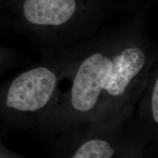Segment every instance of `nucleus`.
Here are the masks:
<instances>
[{
    "instance_id": "nucleus-1",
    "label": "nucleus",
    "mask_w": 158,
    "mask_h": 158,
    "mask_svg": "<svg viewBox=\"0 0 158 158\" xmlns=\"http://www.w3.org/2000/svg\"><path fill=\"white\" fill-rule=\"evenodd\" d=\"M149 68V56L138 43H120L88 55L75 73L70 103L76 114L109 116L138 94Z\"/></svg>"
},
{
    "instance_id": "nucleus-2",
    "label": "nucleus",
    "mask_w": 158,
    "mask_h": 158,
    "mask_svg": "<svg viewBox=\"0 0 158 158\" xmlns=\"http://www.w3.org/2000/svg\"><path fill=\"white\" fill-rule=\"evenodd\" d=\"M57 76L51 69H28L0 86V122L25 126L32 116L50 103L56 93Z\"/></svg>"
},
{
    "instance_id": "nucleus-3",
    "label": "nucleus",
    "mask_w": 158,
    "mask_h": 158,
    "mask_svg": "<svg viewBox=\"0 0 158 158\" xmlns=\"http://www.w3.org/2000/svg\"><path fill=\"white\" fill-rule=\"evenodd\" d=\"M77 0H19L18 9L23 23L31 27H61L78 11Z\"/></svg>"
},
{
    "instance_id": "nucleus-4",
    "label": "nucleus",
    "mask_w": 158,
    "mask_h": 158,
    "mask_svg": "<svg viewBox=\"0 0 158 158\" xmlns=\"http://www.w3.org/2000/svg\"><path fill=\"white\" fill-rule=\"evenodd\" d=\"M113 143L101 138H93L82 142L71 154L73 158H109L116 155Z\"/></svg>"
},
{
    "instance_id": "nucleus-5",
    "label": "nucleus",
    "mask_w": 158,
    "mask_h": 158,
    "mask_svg": "<svg viewBox=\"0 0 158 158\" xmlns=\"http://www.w3.org/2000/svg\"><path fill=\"white\" fill-rule=\"evenodd\" d=\"M16 54L13 51L0 46V74L14 64Z\"/></svg>"
},
{
    "instance_id": "nucleus-6",
    "label": "nucleus",
    "mask_w": 158,
    "mask_h": 158,
    "mask_svg": "<svg viewBox=\"0 0 158 158\" xmlns=\"http://www.w3.org/2000/svg\"><path fill=\"white\" fill-rule=\"evenodd\" d=\"M151 113L153 121L157 124L158 122V78H156L153 84L151 94Z\"/></svg>"
},
{
    "instance_id": "nucleus-7",
    "label": "nucleus",
    "mask_w": 158,
    "mask_h": 158,
    "mask_svg": "<svg viewBox=\"0 0 158 158\" xmlns=\"http://www.w3.org/2000/svg\"><path fill=\"white\" fill-rule=\"evenodd\" d=\"M9 155H11L13 157V153H10L9 152H7V150L5 149L0 144V157H9Z\"/></svg>"
}]
</instances>
